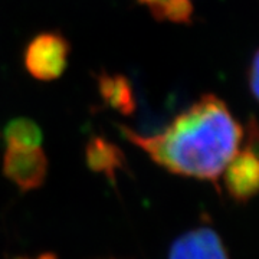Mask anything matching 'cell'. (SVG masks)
<instances>
[{"label":"cell","instance_id":"cell-9","mask_svg":"<svg viewBox=\"0 0 259 259\" xmlns=\"http://www.w3.org/2000/svg\"><path fill=\"white\" fill-rule=\"evenodd\" d=\"M150 15L160 22L189 25L193 18V5L190 0H137Z\"/></svg>","mask_w":259,"mask_h":259},{"label":"cell","instance_id":"cell-10","mask_svg":"<svg viewBox=\"0 0 259 259\" xmlns=\"http://www.w3.org/2000/svg\"><path fill=\"white\" fill-rule=\"evenodd\" d=\"M248 82L253 98L259 102V49L252 58L249 72H248Z\"/></svg>","mask_w":259,"mask_h":259},{"label":"cell","instance_id":"cell-3","mask_svg":"<svg viewBox=\"0 0 259 259\" xmlns=\"http://www.w3.org/2000/svg\"><path fill=\"white\" fill-rule=\"evenodd\" d=\"M71 45L59 32H44L33 37L23 54V64L37 81H54L68 68Z\"/></svg>","mask_w":259,"mask_h":259},{"label":"cell","instance_id":"cell-8","mask_svg":"<svg viewBox=\"0 0 259 259\" xmlns=\"http://www.w3.org/2000/svg\"><path fill=\"white\" fill-rule=\"evenodd\" d=\"M2 140L8 147L39 148L44 140L42 130L30 118L19 117L10 120L2 128Z\"/></svg>","mask_w":259,"mask_h":259},{"label":"cell","instance_id":"cell-4","mask_svg":"<svg viewBox=\"0 0 259 259\" xmlns=\"http://www.w3.org/2000/svg\"><path fill=\"white\" fill-rule=\"evenodd\" d=\"M2 170L5 177L22 192L35 190L47 179L48 157L40 147H8L2 161Z\"/></svg>","mask_w":259,"mask_h":259},{"label":"cell","instance_id":"cell-11","mask_svg":"<svg viewBox=\"0 0 259 259\" xmlns=\"http://www.w3.org/2000/svg\"><path fill=\"white\" fill-rule=\"evenodd\" d=\"M36 259H58L54 255V253H49V252H47V253H42V255H39Z\"/></svg>","mask_w":259,"mask_h":259},{"label":"cell","instance_id":"cell-5","mask_svg":"<svg viewBox=\"0 0 259 259\" xmlns=\"http://www.w3.org/2000/svg\"><path fill=\"white\" fill-rule=\"evenodd\" d=\"M167 259H229L221 236L202 226L186 232L173 242Z\"/></svg>","mask_w":259,"mask_h":259},{"label":"cell","instance_id":"cell-6","mask_svg":"<svg viewBox=\"0 0 259 259\" xmlns=\"http://www.w3.org/2000/svg\"><path fill=\"white\" fill-rule=\"evenodd\" d=\"M85 163L95 173L115 185L117 173L125 167V156L118 146L101 136H94L85 147Z\"/></svg>","mask_w":259,"mask_h":259},{"label":"cell","instance_id":"cell-2","mask_svg":"<svg viewBox=\"0 0 259 259\" xmlns=\"http://www.w3.org/2000/svg\"><path fill=\"white\" fill-rule=\"evenodd\" d=\"M223 186L238 203H246L259 194V125L250 121L245 147L239 148L225 167Z\"/></svg>","mask_w":259,"mask_h":259},{"label":"cell","instance_id":"cell-7","mask_svg":"<svg viewBox=\"0 0 259 259\" xmlns=\"http://www.w3.org/2000/svg\"><path fill=\"white\" fill-rule=\"evenodd\" d=\"M97 85L102 101L110 108L121 112L122 115H130L134 112L137 107V101L127 76L104 72L98 75Z\"/></svg>","mask_w":259,"mask_h":259},{"label":"cell","instance_id":"cell-12","mask_svg":"<svg viewBox=\"0 0 259 259\" xmlns=\"http://www.w3.org/2000/svg\"><path fill=\"white\" fill-rule=\"evenodd\" d=\"M18 259H28V258H18Z\"/></svg>","mask_w":259,"mask_h":259},{"label":"cell","instance_id":"cell-1","mask_svg":"<svg viewBox=\"0 0 259 259\" xmlns=\"http://www.w3.org/2000/svg\"><path fill=\"white\" fill-rule=\"evenodd\" d=\"M124 139L177 176L216 183L241 148L243 127L223 100L204 94L156 134L120 125Z\"/></svg>","mask_w":259,"mask_h":259}]
</instances>
